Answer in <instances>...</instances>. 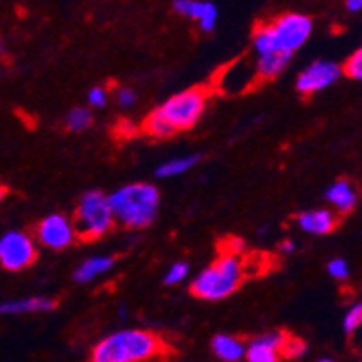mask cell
<instances>
[{
	"instance_id": "cell-30",
	"label": "cell",
	"mask_w": 362,
	"mask_h": 362,
	"mask_svg": "<svg viewBox=\"0 0 362 362\" xmlns=\"http://www.w3.org/2000/svg\"><path fill=\"white\" fill-rule=\"evenodd\" d=\"M8 196V189L4 185H0V203L4 202V198Z\"/></svg>"
},
{
	"instance_id": "cell-18",
	"label": "cell",
	"mask_w": 362,
	"mask_h": 362,
	"mask_svg": "<svg viewBox=\"0 0 362 362\" xmlns=\"http://www.w3.org/2000/svg\"><path fill=\"white\" fill-rule=\"evenodd\" d=\"M199 156H181V158H174V160L165 161L161 163L160 167L156 169V176L158 177H174V176H181V174L189 173L192 169L194 165L198 163Z\"/></svg>"
},
{
	"instance_id": "cell-20",
	"label": "cell",
	"mask_w": 362,
	"mask_h": 362,
	"mask_svg": "<svg viewBox=\"0 0 362 362\" xmlns=\"http://www.w3.org/2000/svg\"><path fill=\"white\" fill-rule=\"evenodd\" d=\"M90 124H93V115H90L89 109L83 107H74L73 111H69L66 118L67 129L73 132L86 131V129L90 127Z\"/></svg>"
},
{
	"instance_id": "cell-25",
	"label": "cell",
	"mask_w": 362,
	"mask_h": 362,
	"mask_svg": "<svg viewBox=\"0 0 362 362\" xmlns=\"http://www.w3.org/2000/svg\"><path fill=\"white\" fill-rule=\"evenodd\" d=\"M326 268H328L329 276L337 281H344V279H348V276H350V264L346 263L344 259H341V257L329 261L328 267Z\"/></svg>"
},
{
	"instance_id": "cell-9",
	"label": "cell",
	"mask_w": 362,
	"mask_h": 362,
	"mask_svg": "<svg viewBox=\"0 0 362 362\" xmlns=\"http://www.w3.org/2000/svg\"><path fill=\"white\" fill-rule=\"evenodd\" d=\"M76 228L69 218L62 214H51L42 219L37 226V239L44 247L64 250L76 239Z\"/></svg>"
},
{
	"instance_id": "cell-10",
	"label": "cell",
	"mask_w": 362,
	"mask_h": 362,
	"mask_svg": "<svg viewBox=\"0 0 362 362\" xmlns=\"http://www.w3.org/2000/svg\"><path fill=\"white\" fill-rule=\"evenodd\" d=\"M286 337V332H270L252 339L245 348V358L247 362H281V350Z\"/></svg>"
},
{
	"instance_id": "cell-14",
	"label": "cell",
	"mask_w": 362,
	"mask_h": 362,
	"mask_svg": "<svg viewBox=\"0 0 362 362\" xmlns=\"http://www.w3.org/2000/svg\"><path fill=\"white\" fill-rule=\"evenodd\" d=\"M326 199L339 210L341 214H348L357 205V190L348 183V181L341 180L335 181L334 185H329L326 190Z\"/></svg>"
},
{
	"instance_id": "cell-15",
	"label": "cell",
	"mask_w": 362,
	"mask_h": 362,
	"mask_svg": "<svg viewBox=\"0 0 362 362\" xmlns=\"http://www.w3.org/2000/svg\"><path fill=\"white\" fill-rule=\"evenodd\" d=\"M115 267V259L109 257V255H95V257H89V259L83 261L73 274V279L76 283H89L95 277L102 276L105 272H109Z\"/></svg>"
},
{
	"instance_id": "cell-26",
	"label": "cell",
	"mask_w": 362,
	"mask_h": 362,
	"mask_svg": "<svg viewBox=\"0 0 362 362\" xmlns=\"http://www.w3.org/2000/svg\"><path fill=\"white\" fill-rule=\"evenodd\" d=\"M89 103L93 107H105L107 103V90L102 87H95L89 90Z\"/></svg>"
},
{
	"instance_id": "cell-6",
	"label": "cell",
	"mask_w": 362,
	"mask_h": 362,
	"mask_svg": "<svg viewBox=\"0 0 362 362\" xmlns=\"http://www.w3.org/2000/svg\"><path fill=\"white\" fill-rule=\"evenodd\" d=\"M206 100H209L206 89L192 87V89L181 90L177 95L170 96L156 111L174 132L187 131L202 119L206 109Z\"/></svg>"
},
{
	"instance_id": "cell-22",
	"label": "cell",
	"mask_w": 362,
	"mask_h": 362,
	"mask_svg": "<svg viewBox=\"0 0 362 362\" xmlns=\"http://www.w3.org/2000/svg\"><path fill=\"white\" fill-rule=\"evenodd\" d=\"M362 326V300L351 305L348 308L344 315V321H342V328H344L346 334H355L358 328Z\"/></svg>"
},
{
	"instance_id": "cell-2",
	"label": "cell",
	"mask_w": 362,
	"mask_h": 362,
	"mask_svg": "<svg viewBox=\"0 0 362 362\" xmlns=\"http://www.w3.org/2000/svg\"><path fill=\"white\" fill-rule=\"evenodd\" d=\"M313 22L303 13H284L272 24L257 25L254 31V49L257 54L286 53L293 54L308 42Z\"/></svg>"
},
{
	"instance_id": "cell-29",
	"label": "cell",
	"mask_w": 362,
	"mask_h": 362,
	"mask_svg": "<svg viewBox=\"0 0 362 362\" xmlns=\"http://www.w3.org/2000/svg\"><path fill=\"white\" fill-rule=\"evenodd\" d=\"M279 248H281V252H283V254H292V252L296 250V245H293L292 241H283Z\"/></svg>"
},
{
	"instance_id": "cell-7",
	"label": "cell",
	"mask_w": 362,
	"mask_h": 362,
	"mask_svg": "<svg viewBox=\"0 0 362 362\" xmlns=\"http://www.w3.org/2000/svg\"><path fill=\"white\" fill-rule=\"evenodd\" d=\"M37 261V247L31 235L11 230L0 238V267L9 272H21Z\"/></svg>"
},
{
	"instance_id": "cell-12",
	"label": "cell",
	"mask_w": 362,
	"mask_h": 362,
	"mask_svg": "<svg viewBox=\"0 0 362 362\" xmlns=\"http://www.w3.org/2000/svg\"><path fill=\"white\" fill-rule=\"evenodd\" d=\"M297 225L300 226V230L308 232V234L312 235H326L329 234V232L335 230L337 218H335V214L332 210L313 209L299 214Z\"/></svg>"
},
{
	"instance_id": "cell-4",
	"label": "cell",
	"mask_w": 362,
	"mask_h": 362,
	"mask_svg": "<svg viewBox=\"0 0 362 362\" xmlns=\"http://www.w3.org/2000/svg\"><path fill=\"white\" fill-rule=\"evenodd\" d=\"M245 277V261L239 252H225L190 284V292L203 300H221L238 292Z\"/></svg>"
},
{
	"instance_id": "cell-1",
	"label": "cell",
	"mask_w": 362,
	"mask_h": 362,
	"mask_svg": "<svg viewBox=\"0 0 362 362\" xmlns=\"http://www.w3.org/2000/svg\"><path fill=\"white\" fill-rule=\"evenodd\" d=\"M163 339L148 329H119L90 350V362H147L165 354Z\"/></svg>"
},
{
	"instance_id": "cell-3",
	"label": "cell",
	"mask_w": 362,
	"mask_h": 362,
	"mask_svg": "<svg viewBox=\"0 0 362 362\" xmlns=\"http://www.w3.org/2000/svg\"><path fill=\"white\" fill-rule=\"evenodd\" d=\"M112 214L127 228H145L156 219L160 210V190L153 183H129L109 196Z\"/></svg>"
},
{
	"instance_id": "cell-21",
	"label": "cell",
	"mask_w": 362,
	"mask_h": 362,
	"mask_svg": "<svg viewBox=\"0 0 362 362\" xmlns=\"http://www.w3.org/2000/svg\"><path fill=\"white\" fill-rule=\"evenodd\" d=\"M306 354H308V344L303 339L292 337V335L286 337V341L283 344V350H281V357L290 358V361L303 358Z\"/></svg>"
},
{
	"instance_id": "cell-23",
	"label": "cell",
	"mask_w": 362,
	"mask_h": 362,
	"mask_svg": "<svg viewBox=\"0 0 362 362\" xmlns=\"http://www.w3.org/2000/svg\"><path fill=\"white\" fill-rule=\"evenodd\" d=\"M342 73L351 80H358L362 82V45L357 51L350 54V58L346 60L342 66Z\"/></svg>"
},
{
	"instance_id": "cell-24",
	"label": "cell",
	"mask_w": 362,
	"mask_h": 362,
	"mask_svg": "<svg viewBox=\"0 0 362 362\" xmlns=\"http://www.w3.org/2000/svg\"><path fill=\"white\" fill-rule=\"evenodd\" d=\"M189 276V264L187 263H174L165 274V284H177Z\"/></svg>"
},
{
	"instance_id": "cell-28",
	"label": "cell",
	"mask_w": 362,
	"mask_h": 362,
	"mask_svg": "<svg viewBox=\"0 0 362 362\" xmlns=\"http://www.w3.org/2000/svg\"><path fill=\"white\" fill-rule=\"evenodd\" d=\"M346 8L348 11H362V0H346Z\"/></svg>"
},
{
	"instance_id": "cell-19",
	"label": "cell",
	"mask_w": 362,
	"mask_h": 362,
	"mask_svg": "<svg viewBox=\"0 0 362 362\" xmlns=\"http://www.w3.org/2000/svg\"><path fill=\"white\" fill-rule=\"evenodd\" d=\"M144 131L147 132L148 136H153V138H160V140H165V138H170L173 134H176V132L170 129V125L167 124V122H165L160 115H158L156 109H154V111L151 112L147 118H145Z\"/></svg>"
},
{
	"instance_id": "cell-31",
	"label": "cell",
	"mask_w": 362,
	"mask_h": 362,
	"mask_svg": "<svg viewBox=\"0 0 362 362\" xmlns=\"http://www.w3.org/2000/svg\"><path fill=\"white\" fill-rule=\"evenodd\" d=\"M315 362H337V361H334V358H319V361Z\"/></svg>"
},
{
	"instance_id": "cell-11",
	"label": "cell",
	"mask_w": 362,
	"mask_h": 362,
	"mask_svg": "<svg viewBox=\"0 0 362 362\" xmlns=\"http://www.w3.org/2000/svg\"><path fill=\"white\" fill-rule=\"evenodd\" d=\"M174 11L198 22L199 29L210 33L218 22V8L209 0H174Z\"/></svg>"
},
{
	"instance_id": "cell-17",
	"label": "cell",
	"mask_w": 362,
	"mask_h": 362,
	"mask_svg": "<svg viewBox=\"0 0 362 362\" xmlns=\"http://www.w3.org/2000/svg\"><path fill=\"white\" fill-rule=\"evenodd\" d=\"M292 60V54L286 53H267L257 54V62H255V71L263 80H272L279 76L283 69L288 66Z\"/></svg>"
},
{
	"instance_id": "cell-8",
	"label": "cell",
	"mask_w": 362,
	"mask_h": 362,
	"mask_svg": "<svg viewBox=\"0 0 362 362\" xmlns=\"http://www.w3.org/2000/svg\"><path fill=\"white\" fill-rule=\"evenodd\" d=\"M342 74V67L329 60H319L306 67L305 71H300L297 76V90L300 95H315L319 90L326 89V87L334 86Z\"/></svg>"
},
{
	"instance_id": "cell-5",
	"label": "cell",
	"mask_w": 362,
	"mask_h": 362,
	"mask_svg": "<svg viewBox=\"0 0 362 362\" xmlns=\"http://www.w3.org/2000/svg\"><path fill=\"white\" fill-rule=\"evenodd\" d=\"M115 221L109 196L100 190H89L80 198L78 206H76V218H74V228L80 238H102L111 230Z\"/></svg>"
},
{
	"instance_id": "cell-13",
	"label": "cell",
	"mask_w": 362,
	"mask_h": 362,
	"mask_svg": "<svg viewBox=\"0 0 362 362\" xmlns=\"http://www.w3.org/2000/svg\"><path fill=\"white\" fill-rule=\"evenodd\" d=\"M57 303L49 297H25V299L6 300L0 305L2 315H22V313H45L54 310Z\"/></svg>"
},
{
	"instance_id": "cell-27",
	"label": "cell",
	"mask_w": 362,
	"mask_h": 362,
	"mask_svg": "<svg viewBox=\"0 0 362 362\" xmlns=\"http://www.w3.org/2000/svg\"><path fill=\"white\" fill-rule=\"evenodd\" d=\"M118 103L122 107H132L136 103L134 90L131 89H119L118 90Z\"/></svg>"
},
{
	"instance_id": "cell-16",
	"label": "cell",
	"mask_w": 362,
	"mask_h": 362,
	"mask_svg": "<svg viewBox=\"0 0 362 362\" xmlns=\"http://www.w3.org/2000/svg\"><path fill=\"white\" fill-rule=\"evenodd\" d=\"M245 348L247 346L232 335H216L212 339V351L225 362H239L245 358Z\"/></svg>"
}]
</instances>
